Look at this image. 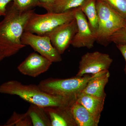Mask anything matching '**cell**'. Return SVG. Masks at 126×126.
Here are the masks:
<instances>
[{"instance_id": "2", "label": "cell", "mask_w": 126, "mask_h": 126, "mask_svg": "<svg viewBox=\"0 0 126 126\" xmlns=\"http://www.w3.org/2000/svg\"><path fill=\"white\" fill-rule=\"evenodd\" d=\"M0 93L16 95L32 104L43 107H68L75 101L76 98L46 93L38 85L24 84L16 80H11L0 85Z\"/></svg>"}, {"instance_id": "12", "label": "cell", "mask_w": 126, "mask_h": 126, "mask_svg": "<svg viewBox=\"0 0 126 126\" xmlns=\"http://www.w3.org/2000/svg\"><path fill=\"white\" fill-rule=\"evenodd\" d=\"M70 106L45 107L52 126H77L70 112Z\"/></svg>"}, {"instance_id": "7", "label": "cell", "mask_w": 126, "mask_h": 126, "mask_svg": "<svg viewBox=\"0 0 126 126\" xmlns=\"http://www.w3.org/2000/svg\"><path fill=\"white\" fill-rule=\"evenodd\" d=\"M112 62V59L107 54L98 51L88 52L81 57L76 76L94 75L108 70Z\"/></svg>"}, {"instance_id": "14", "label": "cell", "mask_w": 126, "mask_h": 126, "mask_svg": "<svg viewBox=\"0 0 126 126\" xmlns=\"http://www.w3.org/2000/svg\"><path fill=\"white\" fill-rule=\"evenodd\" d=\"M105 100V99L80 93L77 96L76 101L84 107L94 117L100 120Z\"/></svg>"}, {"instance_id": "21", "label": "cell", "mask_w": 126, "mask_h": 126, "mask_svg": "<svg viewBox=\"0 0 126 126\" xmlns=\"http://www.w3.org/2000/svg\"><path fill=\"white\" fill-rule=\"evenodd\" d=\"M109 41L119 45H126V26L119 29L112 35Z\"/></svg>"}, {"instance_id": "23", "label": "cell", "mask_w": 126, "mask_h": 126, "mask_svg": "<svg viewBox=\"0 0 126 126\" xmlns=\"http://www.w3.org/2000/svg\"><path fill=\"white\" fill-rule=\"evenodd\" d=\"M40 2V7H43L46 11L54 3L55 0H39Z\"/></svg>"}, {"instance_id": "1", "label": "cell", "mask_w": 126, "mask_h": 126, "mask_svg": "<svg viewBox=\"0 0 126 126\" xmlns=\"http://www.w3.org/2000/svg\"><path fill=\"white\" fill-rule=\"evenodd\" d=\"M34 10L20 11L13 4L0 22V49L5 58L15 54L25 47L21 38L27 21Z\"/></svg>"}, {"instance_id": "17", "label": "cell", "mask_w": 126, "mask_h": 126, "mask_svg": "<svg viewBox=\"0 0 126 126\" xmlns=\"http://www.w3.org/2000/svg\"><path fill=\"white\" fill-rule=\"evenodd\" d=\"M87 0H55L47 12L63 13L81 7Z\"/></svg>"}, {"instance_id": "15", "label": "cell", "mask_w": 126, "mask_h": 126, "mask_svg": "<svg viewBox=\"0 0 126 126\" xmlns=\"http://www.w3.org/2000/svg\"><path fill=\"white\" fill-rule=\"evenodd\" d=\"M27 112L33 126H52L49 116L45 107L31 104Z\"/></svg>"}, {"instance_id": "13", "label": "cell", "mask_w": 126, "mask_h": 126, "mask_svg": "<svg viewBox=\"0 0 126 126\" xmlns=\"http://www.w3.org/2000/svg\"><path fill=\"white\" fill-rule=\"evenodd\" d=\"M77 126H97L99 122L84 107L75 100L70 107Z\"/></svg>"}, {"instance_id": "10", "label": "cell", "mask_w": 126, "mask_h": 126, "mask_svg": "<svg viewBox=\"0 0 126 126\" xmlns=\"http://www.w3.org/2000/svg\"><path fill=\"white\" fill-rule=\"evenodd\" d=\"M52 63L39 54L33 52L18 65L17 68L24 75L36 77L48 70Z\"/></svg>"}, {"instance_id": "25", "label": "cell", "mask_w": 126, "mask_h": 126, "mask_svg": "<svg viewBox=\"0 0 126 126\" xmlns=\"http://www.w3.org/2000/svg\"><path fill=\"white\" fill-rule=\"evenodd\" d=\"M5 57L2 51L0 49V62L2 61V60L5 58Z\"/></svg>"}, {"instance_id": "8", "label": "cell", "mask_w": 126, "mask_h": 126, "mask_svg": "<svg viewBox=\"0 0 126 126\" xmlns=\"http://www.w3.org/2000/svg\"><path fill=\"white\" fill-rule=\"evenodd\" d=\"M77 31L78 26L75 18L56 27L45 35L49 36L52 45L61 55L71 45Z\"/></svg>"}, {"instance_id": "3", "label": "cell", "mask_w": 126, "mask_h": 126, "mask_svg": "<svg viewBox=\"0 0 126 126\" xmlns=\"http://www.w3.org/2000/svg\"><path fill=\"white\" fill-rule=\"evenodd\" d=\"M96 5L98 17L96 41L107 46L110 43L109 39L112 35L126 26V19L103 0H96Z\"/></svg>"}, {"instance_id": "19", "label": "cell", "mask_w": 126, "mask_h": 126, "mask_svg": "<svg viewBox=\"0 0 126 126\" xmlns=\"http://www.w3.org/2000/svg\"><path fill=\"white\" fill-rule=\"evenodd\" d=\"M12 4L20 11L25 12L31 10L34 7H40L39 0H13Z\"/></svg>"}, {"instance_id": "24", "label": "cell", "mask_w": 126, "mask_h": 126, "mask_svg": "<svg viewBox=\"0 0 126 126\" xmlns=\"http://www.w3.org/2000/svg\"><path fill=\"white\" fill-rule=\"evenodd\" d=\"M116 45L118 48L121 53L122 55L125 59L126 65L124 68V71L126 75V45Z\"/></svg>"}, {"instance_id": "18", "label": "cell", "mask_w": 126, "mask_h": 126, "mask_svg": "<svg viewBox=\"0 0 126 126\" xmlns=\"http://www.w3.org/2000/svg\"><path fill=\"white\" fill-rule=\"evenodd\" d=\"M4 126H32L30 117L26 112L20 114L14 112L11 117L8 119Z\"/></svg>"}, {"instance_id": "4", "label": "cell", "mask_w": 126, "mask_h": 126, "mask_svg": "<svg viewBox=\"0 0 126 126\" xmlns=\"http://www.w3.org/2000/svg\"><path fill=\"white\" fill-rule=\"evenodd\" d=\"M94 75L76 76L66 79H47L41 81L38 86L41 90L49 94L77 98Z\"/></svg>"}, {"instance_id": "6", "label": "cell", "mask_w": 126, "mask_h": 126, "mask_svg": "<svg viewBox=\"0 0 126 126\" xmlns=\"http://www.w3.org/2000/svg\"><path fill=\"white\" fill-rule=\"evenodd\" d=\"M23 45L31 46L40 54L53 63L62 61L61 55L52 45L47 35H40L24 31L21 38Z\"/></svg>"}, {"instance_id": "20", "label": "cell", "mask_w": 126, "mask_h": 126, "mask_svg": "<svg viewBox=\"0 0 126 126\" xmlns=\"http://www.w3.org/2000/svg\"><path fill=\"white\" fill-rule=\"evenodd\" d=\"M126 19V0H103Z\"/></svg>"}, {"instance_id": "16", "label": "cell", "mask_w": 126, "mask_h": 126, "mask_svg": "<svg viewBox=\"0 0 126 126\" xmlns=\"http://www.w3.org/2000/svg\"><path fill=\"white\" fill-rule=\"evenodd\" d=\"M96 0H87L80 7L81 10L87 18L90 29L95 36L98 27V17Z\"/></svg>"}, {"instance_id": "11", "label": "cell", "mask_w": 126, "mask_h": 126, "mask_svg": "<svg viewBox=\"0 0 126 126\" xmlns=\"http://www.w3.org/2000/svg\"><path fill=\"white\" fill-rule=\"evenodd\" d=\"M110 77L109 70L102 71L94 74L80 93L105 99L107 94L104 88L108 82Z\"/></svg>"}, {"instance_id": "9", "label": "cell", "mask_w": 126, "mask_h": 126, "mask_svg": "<svg viewBox=\"0 0 126 126\" xmlns=\"http://www.w3.org/2000/svg\"><path fill=\"white\" fill-rule=\"evenodd\" d=\"M75 18L77 21L78 31L72 40L71 45L75 48H92L96 41V37L90 29L86 16L81 7H78Z\"/></svg>"}, {"instance_id": "5", "label": "cell", "mask_w": 126, "mask_h": 126, "mask_svg": "<svg viewBox=\"0 0 126 126\" xmlns=\"http://www.w3.org/2000/svg\"><path fill=\"white\" fill-rule=\"evenodd\" d=\"M78 8L63 13L47 12L40 15L34 12L27 21L25 31L38 35H46L59 26L75 19Z\"/></svg>"}, {"instance_id": "22", "label": "cell", "mask_w": 126, "mask_h": 126, "mask_svg": "<svg viewBox=\"0 0 126 126\" xmlns=\"http://www.w3.org/2000/svg\"><path fill=\"white\" fill-rule=\"evenodd\" d=\"M13 0H0V16H4L7 12V5Z\"/></svg>"}]
</instances>
